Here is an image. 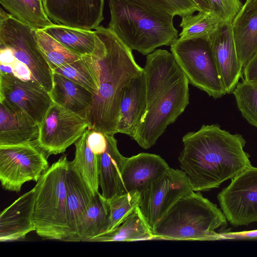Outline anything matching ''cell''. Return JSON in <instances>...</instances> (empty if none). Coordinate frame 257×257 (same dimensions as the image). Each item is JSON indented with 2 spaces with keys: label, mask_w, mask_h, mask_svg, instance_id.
I'll return each instance as SVG.
<instances>
[{
  "label": "cell",
  "mask_w": 257,
  "mask_h": 257,
  "mask_svg": "<svg viewBox=\"0 0 257 257\" xmlns=\"http://www.w3.org/2000/svg\"><path fill=\"white\" fill-rule=\"evenodd\" d=\"M243 80L257 82V52L243 68Z\"/></svg>",
  "instance_id": "obj_39"
},
{
  "label": "cell",
  "mask_w": 257,
  "mask_h": 257,
  "mask_svg": "<svg viewBox=\"0 0 257 257\" xmlns=\"http://www.w3.org/2000/svg\"><path fill=\"white\" fill-rule=\"evenodd\" d=\"M47 157L36 141L0 146V181L3 188L19 192L27 182H37L49 167Z\"/></svg>",
  "instance_id": "obj_9"
},
{
  "label": "cell",
  "mask_w": 257,
  "mask_h": 257,
  "mask_svg": "<svg viewBox=\"0 0 257 257\" xmlns=\"http://www.w3.org/2000/svg\"><path fill=\"white\" fill-rule=\"evenodd\" d=\"M35 189L22 195L0 215V241H18L36 227L34 220Z\"/></svg>",
  "instance_id": "obj_16"
},
{
  "label": "cell",
  "mask_w": 257,
  "mask_h": 257,
  "mask_svg": "<svg viewBox=\"0 0 257 257\" xmlns=\"http://www.w3.org/2000/svg\"><path fill=\"white\" fill-rule=\"evenodd\" d=\"M108 28L130 49L144 55L178 38L174 16L140 0H109Z\"/></svg>",
  "instance_id": "obj_3"
},
{
  "label": "cell",
  "mask_w": 257,
  "mask_h": 257,
  "mask_svg": "<svg viewBox=\"0 0 257 257\" xmlns=\"http://www.w3.org/2000/svg\"><path fill=\"white\" fill-rule=\"evenodd\" d=\"M94 31V49L82 56L97 87L85 119L89 129L114 136L123 89L143 68L135 61L132 50L108 28L99 26Z\"/></svg>",
  "instance_id": "obj_1"
},
{
  "label": "cell",
  "mask_w": 257,
  "mask_h": 257,
  "mask_svg": "<svg viewBox=\"0 0 257 257\" xmlns=\"http://www.w3.org/2000/svg\"><path fill=\"white\" fill-rule=\"evenodd\" d=\"M192 1L197 6L199 11H212L211 0H192Z\"/></svg>",
  "instance_id": "obj_40"
},
{
  "label": "cell",
  "mask_w": 257,
  "mask_h": 257,
  "mask_svg": "<svg viewBox=\"0 0 257 257\" xmlns=\"http://www.w3.org/2000/svg\"><path fill=\"white\" fill-rule=\"evenodd\" d=\"M50 95L54 103L85 118L93 93L71 79L53 72V85Z\"/></svg>",
  "instance_id": "obj_24"
},
{
  "label": "cell",
  "mask_w": 257,
  "mask_h": 257,
  "mask_svg": "<svg viewBox=\"0 0 257 257\" xmlns=\"http://www.w3.org/2000/svg\"><path fill=\"white\" fill-rule=\"evenodd\" d=\"M147 108V88L144 71L123 89L117 125V133L133 137Z\"/></svg>",
  "instance_id": "obj_19"
},
{
  "label": "cell",
  "mask_w": 257,
  "mask_h": 257,
  "mask_svg": "<svg viewBox=\"0 0 257 257\" xmlns=\"http://www.w3.org/2000/svg\"><path fill=\"white\" fill-rule=\"evenodd\" d=\"M242 116L257 128V82L243 80L232 92Z\"/></svg>",
  "instance_id": "obj_33"
},
{
  "label": "cell",
  "mask_w": 257,
  "mask_h": 257,
  "mask_svg": "<svg viewBox=\"0 0 257 257\" xmlns=\"http://www.w3.org/2000/svg\"><path fill=\"white\" fill-rule=\"evenodd\" d=\"M36 31L1 8L0 46L9 49L16 59L28 67L33 80L50 92L53 72L39 48Z\"/></svg>",
  "instance_id": "obj_6"
},
{
  "label": "cell",
  "mask_w": 257,
  "mask_h": 257,
  "mask_svg": "<svg viewBox=\"0 0 257 257\" xmlns=\"http://www.w3.org/2000/svg\"><path fill=\"white\" fill-rule=\"evenodd\" d=\"M108 200L99 192L80 219L77 241H89L104 234L109 223Z\"/></svg>",
  "instance_id": "obj_25"
},
{
  "label": "cell",
  "mask_w": 257,
  "mask_h": 257,
  "mask_svg": "<svg viewBox=\"0 0 257 257\" xmlns=\"http://www.w3.org/2000/svg\"><path fill=\"white\" fill-rule=\"evenodd\" d=\"M38 124L19 107L0 100V146L36 141Z\"/></svg>",
  "instance_id": "obj_20"
},
{
  "label": "cell",
  "mask_w": 257,
  "mask_h": 257,
  "mask_svg": "<svg viewBox=\"0 0 257 257\" xmlns=\"http://www.w3.org/2000/svg\"><path fill=\"white\" fill-rule=\"evenodd\" d=\"M107 148L97 155L98 181L102 196L107 200L125 193L121 172L125 158L118 151L113 135L105 134Z\"/></svg>",
  "instance_id": "obj_23"
},
{
  "label": "cell",
  "mask_w": 257,
  "mask_h": 257,
  "mask_svg": "<svg viewBox=\"0 0 257 257\" xmlns=\"http://www.w3.org/2000/svg\"><path fill=\"white\" fill-rule=\"evenodd\" d=\"M219 233V240H257V229L231 232L228 230H221Z\"/></svg>",
  "instance_id": "obj_38"
},
{
  "label": "cell",
  "mask_w": 257,
  "mask_h": 257,
  "mask_svg": "<svg viewBox=\"0 0 257 257\" xmlns=\"http://www.w3.org/2000/svg\"><path fill=\"white\" fill-rule=\"evenodd\" d=\"M0 100L19 107L38 124L54 103L49 92L38 82L1 72Z\"/></svg>",
  "instance_id": "obj_13"
},
{
  "label": "cell",
  "mask_w": 257,
  "mask_h": 257,
  "mask_svg": "<svg viewBox=\"0 0 257 257\" xmlns=\"http://www.w3.org/2000/svg\"><path fill=\"white\" fill-rule=\"evenodd\" d=\"M38 125L36 142L47 157L64 153L88 128L84 117L55 103Z\"/></svg>",
  "instance_id": "obj_10"
},
{
  "label": "cell",
  "mask_w": 257,
  "mask_h": 257,
  "mask_svg": "<svg viewBox=\"0 0 257 257\" xmlns=\"http://www.w3.org/2000/svg\"><path fill=\"white\" fill-rule=\"evenodd\" d=\"M141 199V194L134 191L115 195L108 199L109 223L104 234L111 232L122 223L140 205Z\"/></svg>",
  "instance_id": "obj_32"
},
{
  "label": "cell",
  "mask_w": 257,
  "mask_h": 257,
  "mask_svg": "<svg viewBox=\"0 0 257 257\" xmlns=\"http://www.w3.org/2000/svg\"><path fill=\"white\" fill-rule=\"evenodd\" d=\"M153 239L152 230L139 206L111 232L94 237L89 241H133Z\"/></svg>",
  "instance_id": "obj_26"
},
{
  "label": "cell",
  "mask_w": 257,
  "mask_h": 257,
  "mask_svg": "<svg viewBox=\"0 0 257 257\" xmlns=\"http://www.w3.org/2000/svg\"><path fill=\"white\" fill-rule=\"evenodd\" d=\"M189 81L185 76L159 93L147 106L145 114L132 138L145 149L153 146L167 127L189 104Z\"/></svg>",
  "instance_id": "obj_8"
},
{
  "label": "cell",
  "mask_w": 257,
  "mask_h": 257,
  "mask_svg": "<svg viewBox=\"0 0 257 257\" xmlns=\"http://www.w3.org/2000/svg\"><path fill=\"white\" fill-rule=\"evenodd\" d=\"M194 191L182 170L169 168L141 195L140 209L152 230L182 197Z\"/></svg>",
  "instance_id": "obj_12"
},
{
  "label": "cell",
  "mask_w": 257,
  "mask_h": 257,
  "mask_svg": "<svg viewBox=\"0 0 257 257\" xmlns=\"http://www.w3.org/2000/svg\"><path fill=\"white\" fill-rule=\"evenodd\" d=\"M170 167L160 156L142 153L125 158L121 176L125 193L137 191L141 195Z\"/></svg>",
  "instance_id": "obj_18"
},
{
  "label": "cell",
  "mask_w": 257,
  "mask_h": 257,
  "mask_svg": "<svg viewBox=\"0 0 257 257\" xmlns=\"http://www.w3.org/2000/svg\"><path fill=\"white\" fill-rule=\"evenodd\" d=\"M63 46L81 56L92 53L95 45V32L54 24L43 30Z\"/></svg>",
  "instance_id": "obj_27"
},
{
  "label": "cell",
  "mask_w": 257,
  "mask_h": 257,
  "mask_svg": "<svg viewBox=\"0 0 257 257\" xmlns=\"http://www.w3.org/2000/svg\"><path fill=\"white\" fill-rule=\"evenodd\" d=\"M84 86L93 95L97 90L94 79L92 77L84 61L82 58L73 62L60 66L52 70Z\"/></svg>",
  "instance_id": "obj_34"
},
{
  "label": "cell",
  "mask_w": 257,
  "mask_h": 257,
  "mask_svg": "<svg viewBox=\"0 0 257 257\" xmlns=\"http://www.w3.org/2000/svg\"><path fill=\"white\" fill-rule=\"evenodd\" d=\"M143 71L147 88V106L162 91L185 76L172 53L163 49L156 50L147 55Z\"/></svg>",
  "instance_id": "obj_17"
},
{
  "label": "cell",
  "mask_w": 257,
  "mask_h": 257,
  "mask_svg": "<svg viewBox=\"0 0 257 257\" xmlns=\"http://www.w3.org/2000/svg\"><path fill=\"white\" fill-rule=\"evenodd\" d=\"M209 41L221 81L226 94H231L243 72L234 46L231 23L221 26L210 37Z\"/></svg>",
  "instance_id": "obj_15"
},
{
  "label": "cell",
  "mask_w": 257,
  "mask_h": 257,
  "mask_svg": "<svg viewBox=\"0 0 257 257\" xmlns=\"http://www.w3.org/2000/svg\"><path fill=\"white\" fill-rule=\"evenodd\" d=\"M227 220L216 204L195 191L181 198L153 230L154 239L219 240L216 230L225 228Z\"/></svg>",
  "instance_id": "obj_4"
},
{
  "label": "cell",
  "mask_w": 257,
  "mask_h": 257,
  "mask_svg": "<svg viewBox=\"0 0 257 257\" xmlns=\"http://www.w3.org/2000/svg\"><path fill=\"white\" fill-rule=\"evenodd\" d=\"M68 162L66 155L62 156L34 187L35 231L44 239L66 241L68 236L65 179Z\"/></svg>",
  "instance_id": "obj_5"
},
{
  "label": "cell",
  "mask_w": 257,
  "mask_h": 257,
  "mask_svg": "<svg viewBox=\"0 0 257 257\" xmlns=\"http://www.w3.org/2000/svg\"><path fill=\"white\" fill-rule=\"evenodd\" d=\"M178 66L194 86L215 99L226 94L221 81L209 38H178L171 46Z\"/></svg>",
  "instance_id": "obj_7"
},
{
  "label": "cell",
  "mask_w": 257,
  "mask_h": 257,
  "mask_svg": "<svg viewBox=\"0 0 257 257\" xmlns=\"http://www.w3.org/2000/svg\"><path fill=\"white\" fill-rule=\"evenodd\" d=\"M65 184L68 226L66 241H77L79 222L95 195L70 161L68 164Z\"/></svg>",
  "instance_id": "obj_21"
},
{
  "label": "cell",
  "mask_w": 257,
  "mask_h": 257,
  "mask_svg": "<svg viewBox=\"0 0 257 257\" xmlns=\"http://www.w3.org/2000/svg\"><path fill=\"white\" fill-rule=\"evenodd\" d=\"M0 3L12 16L37 30L55 24L46 15L42 0H0Z\"/></svg>",
  "instance_id": "obj_28"
},
{
  "label": "cell",
  "mask_w": 257,
  "mask_h": 257,
  "mask_svg": "<svg viewBox=\"0 0 257 257\" xmlns=\"http://www.w3.org/2000/svg\"><path fill=\"white\" fill-rule=\"evenodd\" d=\"M36 35L39 48L52 70L82 58L42 30H37Z\"/></svg>",
  "instance_id": "obj_31"
},
{
  "label": "cell",
  "mask_w": 257,
  "mask_h": 257,
  "mask_svg": "<svg viewBox=\"0 0 257 257\" xmlns=\"http://www.w3.org/2000/svg\"><path fill=\"white\" fill-rule=\"evenodd\" d=\"M87 131V140L90 148L96 155L103 153L107 145L105 134L89 128Z\"/></svg>",
  "instance_id": "obj_37"
},
{
  "label": "cell",
  "mask_w": 257,
  "mask_h": 257,
  "mask_svg": "<svg viewBox=\"0 0 257 257\" xmlns=\"http://www.w3.org/2000/svg\"><path fill=\"white\" fill-rule=\"evenodd\" d=\"M225 23L213 11H199L195 15L182 18L179 38L182 39L210 37Z\"/></svg>",
  "instance_id": "obj_30"
},
{
  "label": "cell",
  "mask_w": 257,
  "mask_h": 257,
  "mask_svg": "<svg viewBox=\"0 0 257 257\" xmlns=\"http://www.w3.org/2000/svg\"><path fill=\"white\" fill-rule=\"evenodd\" d=\"M217 198L221 210L233 226L257 222V167L251 166L231 179Z\"/></svg>",
  "instance_id": "obj_11"
},
{
  "label": "cell",
  "mask_w": 257,
  "mask_h": 257,
  "mask_svg": "<svg viewBox=\"0 0 257 257\" xmlns=\"http://www.w3.org/2000/svg\"><path fill=\"white\" fill-rule=\"evenodd\" d=\"M87 134V129L74 143L75 157L70 162L78 171L88 186L95 195L99 192V186L97 157L88 145Z\"/></svg>",
  "instance_id": "obj_29"
},
{
  "label": "cell",
  "mask_w": 257,
  "mask_h": 257,
  "mask_svg": "<svg viewBox=\"0 0 257 257\" xmlns=\"http://www.w3.org/2000/svg\"><path fill=\"white\" fill-rule=\"evenodd\" d=\"M156 9L181 18L192 15L199 10L192 0H140Z\"/></svg>",
  "instance_id": "obj_35"
},
{
  "label": "cell",
  "mask_w": 257,
  "mask_h": 257,
  "mask_svg": "<svg viewBox=\"0 0 257 257\" xmlns=\"http://www.w3.org/2000/svg\"><path fill=\"white\" fill-rule=\"evenodd\" d=\"M238 59L243 67L257 52V0H246L231 23Z\"/></svg>",
  "instance_id": "obj_22"
},
{
  "label": "cell",
  "mask_w": 257,
  "mask_h": 257,
  "mask_svg": "<svg viewBox=\"0 0 257 257\" xmlns=\"http://www.w3.org/2000/svg\"><path fill=\"white\" fill-rule=\"evenodd\" d=\"M54 24L85 30H95L104 19V0H42Z\"/></svg>",
  "instance_id": "obj_14"
},
{
  "label": "cell",
  "mask_w": 257,
  "mask_h": 257,
  "mask_svg": "<svg viewBox=\"0 0 257 257\" xmlns=\"http://www.w3.org/2000/svg\"><path fill=\"white\" fill-rule=\"evenodd\" d=\"M182 142L178 160L195 192L218 188L252 166L243 137L218 124L203 125L184 136Z\"/></svg>",
  "instance_id": "obj_2"
},
{
  "label": "cell",
  "mask_w": 257,
  "mask_h": 257,
  "mask_svg": "<svg viewBox=\"0 0 257 257\" xmlns=\"http://www.w3.org/2000/svg\"><path fill=\"white\" fill-rule=\"evenodd\" d=\"M212 10L225 23H231L242 4L240 0H211Z\"/></svg>",
  "instance_id": "obj_36"
}]
</instances>
